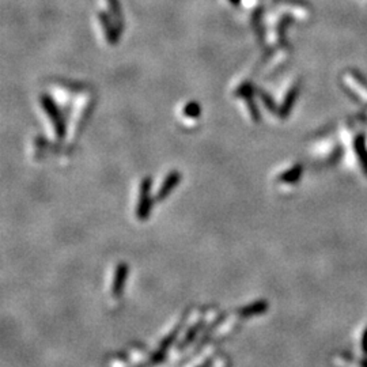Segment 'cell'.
Wrapping results in <instances>:
<instances>
[{
  "instance_id": "cell-3",
  "label": "cell",
  "mask_w": 367,
  "mask_h": 367,
  "mask_svg": "<svg viewBox=\"0 0 367 367\" xmlns=\"http://www.w3.org/2000/svg\"><path fill=\"white\" fill-rule=\"evenodd\" d=\"M178 181H180V174H178L177 171L169 174L166 180H165V182L162 184V189L159 190V195H158L159 199H162V197H165L166 195H169L171 188L177 185Z\"/></svg>"
},
{
  "instance_id": "cell-2",
  "label": "cell",
  "mask_w": 367,
  "mask_h": 367,
  "mask_svg": "<svg viewBox=\"0 0 367 367\" xmlns=\"http://www.w3.org/2000/svg\"><path fill=\"white\" fill-rule=\"evenodd\" d=\"M125 276H127V267H125L124 264H121V265L117 267L116 275H114V279H113L112 295L114 298H117V295H120L121 291H123Z\"/></svg>"
},
{
  "instance_id": "cell-6",
  "label": "cell",
  "mask_w": 367,
  "mask_h": 367,
  "mask_svg": "<svg viewBox=\"0 0 367 367\" xmlns=\"http://www.w3.org/2000/svg\"><path fill=\"white\" fill-rule=\"evenodd\" d=\"M231 2H233V3H237V2H238V0H231Z\"/></svg>"
},
{
  "instance_id": "cell-1",
  "label": "cell",
  "mask_w": 367,
  "mask_h": 367,
  "mask_svg": "<svg viewBox=\"0 0 367 367\" xmlns=\"http://www.w3.org/2000/svg\"><path fill=\"white\" fill-rule=\"evenodd\" d=\"M43 105H45V108L48 109V114L50 116L53 124H56L57 136L59 138H63V136H64V127H63V121L62 119H60V114H59L56 106L50 102V100L48 97H43Z\"/></svg>"
},
{
  "instance_id": "cell-5",
  "label": "cell",
  "mask_w": 367,
  "mask_h": 367,
  "mask_svg": "<svg viewBox=\"0 0 367 367\" xmlns=\"http://www.w3.org/2000/svg\"><path fill=\"white\" fill-rule=\"evenodd\" d=\"M109 3H110V7H112V10L114 11V15H120L119 12H120V8H119V6H117V0H108Z\"/></svg>"
},
{
  "instance_id": "cell-4",
  "label": "cell",
  "mask_w": 367,
  "mask_h": 367,
  "mask_svg": "<svg viewBox=\"0 0 367 367\" xmlns=\"http://www.w3.org/2000/svg\"><path fill=\"white\" fill-rule=\"evenodd\" d=\"M265 309H267V305H265L264 302H257V303H255V305L247 306L246 309H244L242 312H241V314L247 317V316H253V314L263 313Z\"/></svg>"
}]
</instances>
